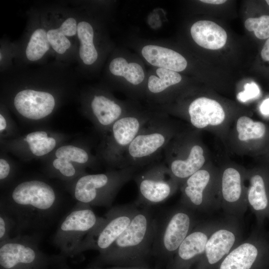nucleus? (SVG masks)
<instances>
[{
	"label": "nucleus",
	"mask_w": 269,
	"mask_h": 269,
	"mask_svg": "<svg viewBox=\"0 0 269 269\" xmlns=\"http://www.w3.org/2000/svg\"><path fill=\"white\" fill-rule=\"evenodd\" d=\"M190 33L194 41L208 49L217 50L226 44L227 35L220 25L210 20H200L191 26Z\"/></svg>",
	"instance_id": "obj_22"
},
{
	"label": "nucleus",
	"mask_w": 269,
	"mask_h": 269,
	"mask_svg": "<svg viewBox=\"0 0 269 269\" xmlns=\"http://www.w3.org/2000/svg\"><path fill=\"white\" fill-rule=\"evenodd\" d=\"M152 116L128 113L116 121L103 135L98 158L110 169L123 167V156L129 145Z\"/></svg>",
	"instance_id": "obj_7"
},
{
	"label": "nucleus",
	"mask_w": 269,
	"mask_h": 269,
	"mask_svg": "<svg viewBox=\"0 0 269 269\" xmlns=\"http://www.w3.org/2000/svg\"><path fill=\"white\" fill-rule=\"evenodd\" d=\"M61 207L62 199L56 188L46 180L33 178L16 183L1 195L0 209L14 220L17 235L45 228Z\"/></svg>",
	"instance_id": "obj_1"
},
{
	"label": "nucleus",
	"mask_w": 269,
	"mask_h": 269,
	"mask_svg": "<svg viewBox=\"0 0 269 269\" xmlns=\"http://www.w3.org/2000/svg\"><path fill=\"white\" fill-rule=\"evenodd\" d=\"M236 130L239 139L253 141L257 151L265 153L269 149V129L264 123L242 116L237 121Z\"/></svg>",
	"instance_id": "obj_21"
},
{
	"label": "nucleus",
	"mask_w": 269,
	"mask_h": 269,
	"mask_svg": "<svg viewBox=\"0 0 269 269\" xmlns=\"http://www.w3.org/2000/svg\"><path fill=\"white\" fill-rule=\"evenodd\" d=\"M177 133L176 127L165 117L152 116L125 152L124 168L138 170L154 162Z\"/></svg>",
	"instance_id": "obj_5"
},
{
	"label": "nucleus",
	"mask_w": 269,
	"mask_h": 269,
	"mask_svg": "<svg viewBox=\"0 0 269 269\" xmlns=\"http://www.w3.org/2000/svg\"><path fill=\"white\" fill-rule=\"evenodd\" d=\"M246 175L236 168L228 167L218 175L217 203L228 216L242 218L248 209Z\"/></svg>",
	"instance_id": "obj_11"
},
{
	"label": "nucleus",
	"mask_w": 269,
	"mask_h": 269,
	"mask_svg": "<svg viewBox=\"0 0 269 269\" xmlns=\"http://www.w3.org/2000/svg\"><path fill=\"white\" fill-rule=\"evenodd\" d=\"M15 142L18 143L15 147L18 146V149H22L30 157L38 158L46 156L56 149L58 138L46 131L37 130L25 134Z\"/></svg>",
	"instance_id": "obj_20"
},
{
	"label": "nucleus",
	"mask_w": 269,
	"mask_h": 269,
	"mask_svg": "<svg viewBox=\"0 0 269 269\" xmlns=\"http://www.w3.org/2000/svg\"><path fill=\"white\" fill-rule=\"evenodd\" d=\"M196 142V140L192 147L191 154L188 159L166 165L179 186L189 176L202 168L205 163L203 148Z\"/></svg>",
	"instance_id": "obj_24"
},
{
	"label": "nucleus",
	"mask_w": 269,
	"mask_h": 269,
	"mask_svg": "<svg viewBox=\"0 0 269 269\" xmlns=\"http://www.w3.org/2000/svg\"><path fill=\"white\" fill-rule=\"evenodd\" d=\"M56 104L54 95L42 89L24 88L16 92L12 98L13 107L17 114L33 122L48 118L54 112Z\"/></svg>",
	"instance_id": "obj_14"
},
{
	"label": "nucleus",
	"mask_w": 269,
	"mask_h": 269,
	"mask_svg": "<svg viewBox=\"0 0 269 269\" xmlns=\"http://www.w3.org/2000/svg\"><path fill=\"white\" fill-rule=\"evenodd\" d=\"M244 90L237 95V99L242 102L257 97L260 94L258 86L254 82L246 83L244 86Z\"/></svg>",
	"instance_id": "obj_32"
},
{
	"label": "nucleus",
	"mask_w": 269,
	"mask_h": 269,
	"mask_svg": "<svg viewBox=\"0 0 269 269\" xmlns=\"http://www.w3.org/2000/svg\"><path fill=\"white\" fill-rule=\"evenodd\" d=\"M51 269H73L70 268L66 264V259H63ZM82 269H158L151 268L149 267H120L111 266V267L104 268L103 267L90 266Z\"/></svg>",
	"instance_id": "obj_33"
},
{
	"label": "nucleus",
	"mask_w": 269,
	"mask_h": 269,
	"mask_svg": "<svg viewBox=\"0 0 269 269\" xmlns=\"http://www.w3.org/2000/svg\"><path fill=\"white\" fill-rule=\"evenodd\" d=\"M246 178L248 207L256 217L257 227L263 228L265 219H269V165L249 171Z\"/></svg>",
	"instance_id": "obj_17"
},
{
	"label": "nucleus",
	"mask_w": 269,
	"mask_h": 269,
	"mask_svg": "<svg viewBox=\"0 0 269 269\" xmlns=\"http://www.w3.org/2000/svg\"><path fill=\"white\" fill-rule=\"evenodd\" d=\"M106 222L90 205L77 203L62 218L52 239L65 258L73 257L93 250L96 238Z\"/></svg>",
	"instance_id": "obj_3"
},
{
	"label": "nucleus",
	"mask_w": 269,
	"mask_h": 269,
	"mask_svg": "<svg viewBox=\"0 0 269 269\" xmlns=\"http://www.w3.org/2000/svg\"><path fill=\"white\" fill-rule=\"evenodd\" d=\"M94 29L88 22L81 21L77 26V37L80 42L79 55L87 65L93 64L98 58V52L94 44Z\"/></svg>",
	"instance_id": "obj_26"
},
{
	"label": "nucleus",
	"mask_w": 269,
	"mask_h": 269,
	"mask_svg": "<svg viewBox=\"0 0 269 269\" xmlns=\"http://www.w3.org/2000/svg\"><path fill=\"white\" fill-rule=\"evenodd\" d=\"M98 159L86 147L62 145L54 151L50 164L49 174L69 184L86 173L85 168L95 166Z\"/></svg>",
	"instance_id": "obj_12"
},
{
	"label": "nucleus",
	"mask_w": 269,
	"mask_h": 269,
	"mask_svg": "<svg viewBox=\"0 0 269 269\" xmlns=\"http://www.w3.org/2000/svg\"><path fill=\"white\" fill-rule=\"evenodd\" d=\"M127 113L123 106L103 94H94L89 101L88 115L103 135L116 121Z\"/></svg>",
	"instance_id": "obj_18"
},
{
	"label": "nucleus",
	"mask_w": 269,
	"mask_h": 269,
	"mask_svg": "<svg viewBox=\"0 0 269 269\" xmlns=\"http://www.w3.org/2000/svg\"><path fill=\"white\" fill-rule=\"evenodd\" d=\"M139 206L135 202L111 207L105 214L106 222L96 238L93 250L99 254L107 251L128 228Z\"/></svg>",
	"instance_id": "obj_15"
},
{
	"label": "nucleus",
	"mask_w": 269,
	"mask_h": 269,
	"mask_svg": "<svg viewBox=\"0 0 269 269\" xmlns=\"http://www.w3.org/2000/svg\"><path fill=\"white\" fill-rule=\"evenodd\" d=\"M190 124L198 129L209 125L218 126L224 122L225 113L221 105L216 101L206 97L194 100L188 108Z\"/></svg>",
	"instance_id": "obj_19"
},
{
	"label": "nucleus",
	"mask_w": 269,
	"mask_h": 269,
	"mask_svg": "<svg viewBox=\"0 0 269 269\" xmlns=\"http://www.w3.org/2000/svg\"><path fill=\"white\" fill-rule=\"evenodd\" d=\"M0 243L12 237L14 232L15 224L12 218L5 211L0 209Z\"/></svg>",
	"instance_id": "obj_31"
},
{
	"label": "nucleus",
	"mask_w": 269,
	"mask_h": 269,
	"mask_svg": "<svg viewBox=\"0 0 269 269\" xmlns=\"http://www.w3.org/2000/svg\"><path fill=\"white\" fill-rule=\"evenodd\" d=\"M47 30L37 27L32 32L25 49L26 58L31 62L39 60L49 50Z\"/></svg>",
	"instance_id": "obj_28"
},
{
	"label": "nucleus",
	"mask_w": 269,
	"mask_h": 269,
	"mask_svg": "<svg viewBox=\"0 0 269 269\" xmlns=\"http://www.w3.org/2000/svg\"><path fill=\"white\" fill-rule=\"evenodd\" d=\"M9 122L2 113L0 114V133L1 137L7 135L8 128L9 127Z\"/></svg>",
	"instance_id": "obj_35"
},
{
	"label": "nucleus",
	"mask_w": 269,
	"mask_h": 269,
	"mask_svg": "<svg viewBox=\"0 0 269 269\" xmlns=\"http://www.w3.org/2000/svg\"><path fill=\"white\" fill-rule=\"evenodd\" d=\"M198 223L195 212L180 204L161 218L156 217L152 256L160 264L166 263L168 266L180 244Z\"/></svg>",
	"instance_id": "obj_6"
},
{
	"label": "nucleus",
	"mask_w": 269,
	"mask_h": 269,
	"mask_svg": "<svg viewBox=\"0 0 269 269\" xmlns=\"http://www.w3.org/2000/svg\"><path fill=\"white\" fill-rule=\"evenodd\" d=\"M245 27L249 31H254L259 39L269 38V15H264L259 17H250L245 22Z\"/></svg>",
	"instance_id": "obj_30"
},
{
	"label": "nucleus",
	"mask_w": 269,
	"mask_h": 269,
	"mask_svg": "<svg viewBox=\"0 0 269 269\" xmlns=\"http://www.w3.org/2000/svg\"><path fill=\"white\" fill-rule=\"evenodd\" d=\"M268 5H269V0H267L266 1Z\"/></svg>",
	"instance_id": "obj_40"
},
{
	"label": "nucleus",
	"mask_w": 269,
	"mask_h": 269,
	"mask_svg": "<svg viewBox=\"0 0 269 269\" xmlns=\"http://www.w3.org/2000/svg\"><path fill=\"white\" fill-rule=\"evenodd\" d=\"M218 176L201 168L180 185L179 204L194 212H207L218 208L217 188Z\"/></svg>",
	"instance_id": "obj_10"
},
{
	"label": "nucleus",
	"mask_w": 269,
	"mask_h": 269,
	"mask_svg": "<svg viewBox=\"0 0 269 269\" xmlns=\"http://www.w3.org/2000/svg\"><path fill=\"white\" fill-rule=\"evenodd\" d=\"M200 1L204 2V3L212 4H221L226 2V0H200Z\"/></svg>",
	"instance_id": "obj_38"
},
{
	"label": "nucleus",
	"mask_w": 269,
	"mask_h": 269,
	"mask_svg": "<svg viewBox=\"0 0 269 269\" xmlns=\"http://www.w3.org/2000/svg\"><path fill=\"white\" fill-rule=\"evenodd\" d=\"M265 154H266L267 158L269 160V149Z\"/></svg>",
	"instance_id": "obj_39"
},
{
	"label": "nucleus",
	"mask_w": 269,
	"mask_h": 269,
	"mask_svg": "<svg viewBox=\"0 0 269 269\" xmlns=\"http://www.w3.org/2000/svg\"><path fill=\"white\" fill-rule=\"evenodd\" d=\"M260 110L263 115H269V98L265 99L261 104Z\"/></svg>",
	"instance_id": "obj_37"
},
{
	"label": "nucleus",
	"mask_w": 269,
	"mask_h": 269,
	"mask_svg": "<svg viewBox=\"0 0 269 269\" xmlns=\"http://www.w3.org/2000/svg\"><path fill=\"white\" fill-rule=\"evenodd\" d=\"M78 23L74 17H68L59 27L47 30L50 47L56 53L63 54L70 48L71 43L68 37L77 36Z\"/></svg>",
	"instance_id": "obj_25"
},
{
	"label": "nucleus",
	"mask_w": 269,
	"mask_h": 269,
	"mask_svg": "<svg viewBox=\"0 0 269 269\" xmlns=\"http://www.w3.org/2000/svg\"><path fill=\"white\" fill-rule=\"evenodd\" d=\"M137 170L127 167L101 173H85L67 184V187L77 203L111 207L120 189L134 179Z\"/></svg>",
	"instance_id": "obj_4"
},
{
	"label": "nucleus",
	"mask_w": 269,
	"mask_h": 269,
	"mask_svg": "<svg viewBox=\"0 0 269 269\" xmlns=\"http://www.w3.org/2000/svg\"><path fill=\"white\" fill-rule=\"evenodd\" d=\"M138 189L135 203L150 206L163 203L177 190L179 185L164 162H153L134 178Z\"/></svg>",
	"instance_id": "obj_9"
},
{
	"label": "nucleus",
	"mask_w": 269,
	"mask_h": 269,
	"mask_svg": "<svg viewBox=\"0 0 269 269\" xmlns=\"http://www.w3.org/2000/svg\"><path fill=\"white\" fill-rule=\"evenodd\" d=\"M141 54L148 63L158 68L177 72L183 71L187 65L186 60L180 54L163 47L146 45Z\"/></svg>",
	"instance_id": "obj_23"
},
{
	"label": "nucleus",
	"mask_w": 269,
	"mask_h": 269,
	"mask_svg": "<svg viewBox=\"0 0 269 269\" xmlns=\"http://www.w3.org/2000/svg\"><path fill=\"white\" fill-rule=\"evenodd\" d=\"M156 72L158 77L151 75L148 80V90L153 94H161L182 80L181 76L177 72L158 68Z\"/></svg>",
	"instance_id": "obj_29"
},
{
	"label": "nucleus",
	"mask_w": 269,
	"mask_h": 269,
	"mask_svg": "<svg viewBox=\"0 0 269 269\" xmlns=\"http://www.w3.org/2000/svg\"><path fill=\"white\" fill-rule=\"evenodd\" d=\"M218 222H199L180 244L167 269H187L193 261L202 256Z\"/></svg>",
	"instance_id": "obj_16"
},
{
	"label": "nucleus",
	"mask_w": 269,
	"mask_h": 269,
	"mask_svg": "<svg viewBox=\"0 0 269 269\" xmlns=\"http://www.w3.org/2000/svg\"><path fill=\"white\" fill-rule=\"evenodd\" d=\"M261 55L262 58L264 61H269V38H268L265 42L261 51Z\"/></svg>",
	"instance_id": "obj_36"
},
{
	"label": "nucleus",
	"mask_w": 269,
	"mask_h": 269,
	"mask_svg": "<svg viewBox=\"0 0 269 269\" xmlns=\"http://www.w3.org/2000/svg\"><path fill=\"white\" fill-rule=\"evenodd\" d=\"M110 72L114 75L124 77L134 85L141 83L144 78V73L141 66L134 62L128 63L122 57L114 59L109 65Z\"/></svg>",
	"instance_id": "obj_27"
},
{
	"label": "nucleus",
	"mask_w": 269,
	"mask_h": 269,
	"mask_svg": "<svg viewBox=\"0 0 269 269\" xmlns=\"http://www.w3.org/2000/svg\"><path fill=\"white\" fill-rule=\"evenodd\" d=\"M37 236L19 234L0 243V269H51L62 256L39 248Z\"/></svg>",
	"instance_id": "obj_8"
},
{
	"label": "nucleus",
	"mask_w": 269,
	"mask_h": 269,
	"mask_svg": "<svg viewBox=\"0 0 269 269\" xmlns=\"http://www.w3.org/2000/svg\"><path fill=\"white\" fill-rule=\"evenodd\" d=\"M12 176V170L10 163L3 157L0 158V185L6 184L10 180Z\"/></svg>",
	"instance_id": "obj_34"
},
{
	"label": "nucleus",
	"mask_w": 269,
	"mask_h": 269,
	"mask_svg": "<svg viewBox=\"0 0 269 269\" xmlns=\"http://www.w3.org/2000/svg\"><path fill=\"white\" fill-rule=\"evenodd\" d=\"M269 254V238L257 227L223 259L219 269H252L262 257Z\"/></svg>",
	"instance_id": "obj_13"
},
{
	"label": "nucleus",
	"mask_w": 269,
	"mask_h": 269,
	"mask_svg": "<svg viewBox=\"0 0 269 269\" xmlns=\"http://www.w3.org/2000/svg\"><path fill=\"white\" fill-rule=\"evenodd\" d=\"M156 226L150 207L139 206L128 228L91 266L149 267Z\"/></svg>",
	"instance_id": "obj_2"
}]
</instances>
